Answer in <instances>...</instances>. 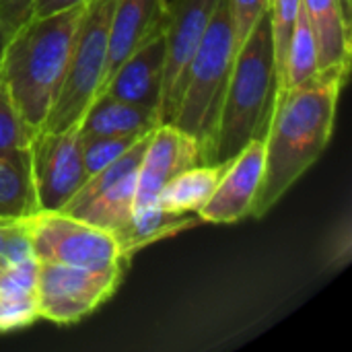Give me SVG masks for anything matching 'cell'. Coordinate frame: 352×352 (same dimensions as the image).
Wrapping results in <instances>:
<instances>
[{
	"instance_id": "484cf974",
	"label": "cell",
	"mask_w": 352,
	"mask_h": 352,
	"mask_svg": "<svg viewBox=\"0 0 352 352\" xmlns=\"http://www.w3.org/2000/svg\"><path fill=\"white\" fill-rule=\"evenodd\" d=\"M31 258H33V250H31V239L25 229V223H23V219L12 221L8 225L6 237L0 248V268L14 266L25 260H31Z\"/></svg>"
},
{
	"instance_id": "6da1fadb",
	"label": "cell",
	"mask_w": 352,
	"mask_h": 352,
	"mask_svg": "<svg viewBox=\"0 0 352 352\" xmlns=\"http://www.w3.org/2000/svg\"><path fill=\"white\" fill-rule=\"evenodd\" d=\"M349 72L351 64H334L276 93L264 134V177L252 210L254 219L270 212L328 148Z\"/></svg>"
},
{
	"instance_id": "52a82bcc",
	"label": "cell",
	"mask_w": 352,
	"mask_h": 352,
	"mask_svg": "<svg viewBox=\"0 0 352 352\" xmlns=\"http://www.w3.org/2000/svg\"><path fill=\"white\" fill-rule=\"evenodd\" d=\"M126 264L91 270L54 262H37V316L56 326H70L101 307L120 287Z\"/></svg>"
},
{
	"instance_id": "4fadbf2b",
	"label": "cell",
	"mask_w": 352,
	"mask_h": 352,
	"mask_svg": "<svg viewBox=\"0 0 352 352\" xmlns=\"http://www.w3.org/2000/svg\"><path fill=\"white\" fill-rule=\"evenodd\" d=\"M165 10L167 0H113L105 80L126 58L163 29Z\"/></svg>"
},
{
	"instance_id": "30bf717a",
	"label": "cell",
	"mask_w": 352,
	"mask_h": 352,
	"mask_svg": "<svg viewBox=\"0 0 352 352\" xmlns=\"http://www.w3.org/2000/svg\"><path fill=\"white\" fill-rule=\"evenodd\" d=\"M264 177V138L245 144L231 159L206 204L196 212L200 223L237 225L252 217Z\"/></svg>"
},
{
	"instance_id": "277c9868",
	"label": "cell",
	"mask_w": 352,
	"mask_h": 352,
	"mask_svg": "<svg viewBox=\"0 0 352 352\" xmlns=\"http://www.w3.org/2000/svg\"><path fill=\"white\" fill-rule=\"evenodd\" d=\"M237 47L227 0H219L206 33L186 68L184 91L171 122L198 140L200 157L212 138Z\"/></svg>"
},
{
	"instance_id": "2e32d148",
	"label": "cell",
	"mask_w": 352,
	"mask_h": 352,
	"mask_svg": "<svg viewBox=\"0 0 352 352\" xmlns=\"http://www.w3.org/2000/svg\"><path fill=\"white\" fill-rule=\"evenodd\" d=\"M303 10L316 35L318 64H351L352 25L344 19L340 0H303Z\"/></svg>"
},
{
	"instance_id": "7402d4cb",
	"label": "cell",
	"mask_w": 352,
	"mask_h": 352,
	"mask_svg": "<svg viewBox=\"0 0 352 352\" xmlns=\"http://www.w3.org/2000/svg\"><path fill=\"white\" fill-rule=\"evenodd\" d=\"M303 0H270L268 2V16H270V33H272V47H274V62L278 72V85L285 68V58L289 50V41L299 19Z\"/></svg>"
},
{
	"instance_id": "d6986e66",
	"label": "cell",
	"mask_w": 352,
	"mask_h": 352,
	"mask_svg": "<svg viewBox=\"0 0 352 352\" xmlns=\"http://www.w3.org/2000/svg\"><path fill=\"white\" fill-rule=\"evenodd\" d=\"M37 212L29 148L0 155V221H19Z\"/></svg>"
},
{
	"instance_id": "7c38bea8",
	"label": "cell",
	"mask_w": 352,
	"mask_h": 352,
	"mask_svg": "<svg viewBox=\"0 0 352 352\" xmlns=\"http://www.w3.org/2000/svg\"><path fill=\"white\" fill-rule=\"evenodd\" d=\"M163 76H165V37L161 29L118 66V70L105 80L101 93L140 105L157 113L159 118L161 97H163Z\"/></svg>"
},
{
	"instance_id": "44dd1931",
	"label": "cell",
	"mask_w": 352,
	"mask_h": 352,
	"mask_svg": "<svg viewBox=\"0 0 352 352\" xmlns=\"http://www.w3.org/2000/svg\"><path fill=\"white\" fill-rule=\"evenodd\" d=\"M148 134V132H146ZM144 134H124V136H80L82 163L87 175L101 171L103 167L118 161L126 151H130Z\"/></svg>"
},
{
	"instance_id": "5bb4252c",
	"label": "cell",
	"mask_w": 352,
	"mask_h": 352,
	"mask_svg": "<svg viewBox=\"0 0 352 352\" xmlns=\"http://www.w3.org/2000/svg\"><path fill=\"white\" fill-rule=\"evenodd\" d=\"M159 126L157 113L116 99L111 95H97L78 128L80 136H124V134H146Z\"/></svg>"
},
{
	"instance_id": "9a60e30c",
	"label": "cell",
	"mask_w": 352,
	"mask_h": 352,
	"mask_svg": "<svg viewBox=\"0 0 352 352\" xmlns=\"http://www.w3.org/2000/svg\"><path fill=\"white\" fill-rule=\"evenodd\" d=\"M196 225H200V219L194 212L175 214V212H169V210L161 208L159 204H155V206L132 210L130 221L122 229H118L113 235L118 239V245H120L124 258L130 260L140 250H144L161 239L173 237V235H177L186 229H192Z\"/></svg>"
},
{
	"instance_id": "8fae6325",
	"label": "cell",
	"mask_w": 352,
	"mask_h": 352,
	"mask_svg": "<svg viewBox=\"0 0 352 352\" xmlns=\"http://www.w3.org/2000/svg\"><path fill=\"white\" fill-rule=\"evenodd\" d=\"M198 163L200 144L192 134L184 132L175 124L155 126L138 167L132 210L159 204V194L163 186L177 173Z\"/></svg>"
},
{
	"instance_id": "d6a6232c",
	"label": "cell",
	"mask_w": 352,
	"mask_h": 352,
	"mask_svg": "<svg viewBox=\"0 0 352 352\" xmlns=\"http://www.w3.org/2000/svg\"><path fill=\"white\" fill-rule=\"evenodd\" d=\"M0 270H2V268H0Z\"/></svg>"
},
{
	"instance_id": "f546056e",
	"label": "cell",
	"mask_w": 352,
	"mask_h": 352,
	"mask_svg": "<svg viewBox=\"0 0 352 352\" xmlns=\"http://www.w3.org/2000/svg\"><path fill=\"white\" fill-rule=\"evenodd\" d=\"M340 6H342V14L344 19L352 25V0H340Z\"/></svg>"
},
{
	"instance_id": "8992f818",
	"label": "cell",
	"mask_w": 352,
	"mask_h": 352,
	"mask_svg": "<svg viewBox=\"0 0 352 352\" xmlns=\"http://www.w3.org/2000/svg\"><path fill=\"white\" fill-rule=\"evenodd\" d=\"M37 262L103 270L130 264L111 231L89 225L66 212H33L23 217Z\"/></svg>"
},
{
	"instance_id": "cb8c5ba5",
	"label": "cell",
	"mask_w": 352,
	"mask_h": 352,
	"mask_svg": "<svg viewBox=\"0 0 352 352\" xmlns=\"http://www.w3.org/2000/svg\"><path fill=\"white\" fill-rule=\"evenodd\" d=\"M37 260H25L0 270V297H35Z\"/></svg>"
},
{
	"instance_id": "603a6c76",
	"label": "cell",
	"mask_w": 352,
	"mask_h": 352,
	"mask_svg": "<svg viewBox=\"0 0 352 352\" xmlns=\"http://www.w3.org/2000/svg\"><path fill=\"white\" fill-rule=\"evenodd\" d=\"M33 134L21 122L2 80H0V155H14L29 148Z\"/></svg>"
},
{
	"instance_id": "83f0119b",
	"label": "cell",
	"mask_w": 352,
	"mask_h": 352,
	"mask_svg": "<svg viewBox=\"0 0 352 352\" xmlns=\"http://www.w3.org/2000/svg\"><path fill=\"white\" fill-rule=\"evenodd\" d=\"M31 0H0V37L6 41L23 23L29 21Z\"/></svg>"
},
{
	"instance_id": "4316f807",
	"label": "cell",
	"mask_w": 352,
	"mask_h": 352,
	"mask_svg": "<svg viewBox=\"0 0 352 352\" xmlns=\"http://www.w3.org/2000/svg\"><path fill=\"white\" fill-rule=\"evenodd\" d=\"M268 2L270 0H227L237 45H241L258 19L268 10Z\"/></svg>"
},
{
	"instance_id": "1f68e13d",
	"label": "cell",
	"mask_w": 352,
	"mask_h": 352,
	"mask_svg": "<svg viewBox=\"0 0 352 352\" xmlns=\"http://www.w3.org/2000/svg\"><path fill=\"white\" fill-rule=\"evenodd\" d=\"M0 50H2V37H0Z\"/></svg>"
},
{
	"instance_id": "ba28073f",
	"label": "cell",
	"mask_w": 352,
	"mask_h": 352,
	"mask_svg": "<svg viewBox=\"0 0 352 352\" xmlns=\"http://www.w3.org/2000/svg\"><path fill=\"white\" fill-rule=\"evenodd\" d=\"M29 165L37 212H60L89 177L82 163L80 128L37 132L29 142Z\"/></svg>"
},
{
	"instance_id": "e0dca14e",
	"label": "cell",
	"mask_w": 352,
	"mask_h": 352,
	"mask_svg": "<svg viewBox=\"0 0 352 352\" xmlns=\"http://www.w3.org/2000/svg\"><path fill=\"white\" fill-rule=\"evenodd\" d=\"M225 167L227 163H217V165L198 163L177 173L163 186L159 194V206L175 214H186V212L196 214L212 196Z\"/></svg>"
},
{
	"instance_id": "4dcf8cb0",
	"label": "cell",
	"mask_w": 352,
	"mask_h": 352,
	"mask_svg": "<svg viewBox=\"0 0 352 352\" xmlns=\"http://www.w3.org/2000/svg\"><path fill=\"white\" fill-rule=\"evenodd\" d=\"M12 221H0V248H2V241H4V237H6V231H8V225H10Z\"/></svg>"
},
{
	"instance_id": "f1b7e54d",
	"label": "cell",
	"mask_w": 352,
	"mask_h": 352,
	"mask_svg": "<svg viewBox=\"0 0 352 352\" xmlns=\"http://www.w3.org/2000/svg\"><path fill=\"white\" fill-rule=\"evenodd\" d=\"M89 0H31V14L29 19H43L52 14H60L64 10H70L78 4H85Z\"/></svg>"
},
{
	"instance_id": "ac0fdd59",
	"label": "cell",
	"mask_w": 352,
	"mask_h": 352,
	"mask_svg": "<svg viewBox=\"0 0 352 352\" xmlns=\"http://www.w3.org/2000/svg\"><path fill=\"white\" fill-rule=\"evenodd\" d=\"M136 175L138 169L128 173L124 179L105 188L103 192H99L97 196H93L91 200H87L85 204H80L78 208L66 214H72L89 225L116 233L132 217L134 196H136Z\"/></svg>"
},
{
	"instance_id": "ffe728a7",
	"label": "cell",
	"mask_w": 352,
	"mask_h": 352,
	"mask_svg": "<svg viewBox=\"0 0 352 352\" xmlns=\"http://www.w3.org/2000/svg\"><path fill=\"white\" fill-rule=\"evenodd\" d=\"M320 70L318 64V45H316V35L314 29L309 25V19L301 6L299 19L295 23L291 41H289V50H287V58H285V68H283V76H280V89H291L297 87L299 82L307 80L309 76H314Z\"/></svg>"
},
{
	"instance_id": "5b68a950",
	"label": "cell",
	"mask_w": 352,
	"mask_h": 352,
	"mask_svg": "<svg viewBox=\"0 0 352 352\" xmlns=\"http://www.w3.org/2000/svg\"><path fill=\"white\" fill-rule=\"evenodd\" d=\"M111 10L113 0H89L60 91L41 130L60 132L78 126L95 97L101 93L105 82Z\"/></svg>"
},
{
	"instance_id": "7a4b0ae2",
	"label": "cell",
	"mask_w": 352,
	"mask_h": 352,
	"mask_svg": "<svg viewBox=\"0 0 352 352\" xmlns=\"http://www.w3.org/2000/svg\"><path fill=\"white\" fill-rule=\"evenodd\" d=\"M87 4L60 14L29 19L2 41L0 80L33 136L45 126L56 101Z\"/></svg>"
},
{
	"instance_id": "9c48e42d",
	"label": "cell",
	"mask_w": 352,
	"mask_h": 352,
	"mask_svg": "<svg viewBox=\"0 0 352 352\" xmlns=\"http://www.w3.org/2000/svg\"><path fill=\"white\" fill-rule=\"evenodd\" d=\"M219 0H167L165 37V76L159 124H171L184 91L186 68L200 45Z\"/></svg>"
},
{
	"instance_id": "d4e9b609",
	"label": "cell",
	"mask_w": 352,
	"mask_h": 352,
	"mask_svg": "<svg viewBox=\"0 0 352 352\" xmlns=\"http://www.w3.org/2000/svg\"><path fill=\"white\" fill-rule=\"evenodd\" d=\"M37 316L35 297H0V334L31 326Z\"/></svg>"
},
{
	"instance_id": "3957f363",
	"label": "cell",
	"mask_w": 352,
	"mask_h": 352,
	"mask_svg": "<svg viewBox=\"0 0 352 352\" xmlns=\"http://www.w3.org/2000/svg\"><path fill=\"white\" fill-rule=\"evenodd\" d=\"M278 93L268 10L258 19L235 54L219 120L200 163H229L256 138H264Z\"/></svg>"
}]
</instances>
